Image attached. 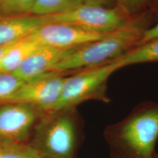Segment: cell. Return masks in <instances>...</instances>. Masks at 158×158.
<instances>
[{
  "label": "cell",
  "mask_w": 158,
  "mask_h": 158,
  "mask_svg": "<svg viewBox=\"0 0 158 158\" xmlns=\"http://www.w3.org/2000/svg\"><path fill=\"white\" fill-rule=\"evenodd\" d=\"M0 158H43L32 147L23 143H0Z\"/></svg>",
  "instance_id": "cell-16"
},
{
  "label": "cell",
  "mask_w": 158,
  "mask_h": 158,
  "mask_svg": "<svg viewBox=\"0 0 158 158\" xmlns=\"http://www.w3.org/2000/svg\"><path fill=\"white\" fill-rule=\"evenodd\" d=\"M118 59L123 68L133 64L158 62V39L136 45Z\"/></svg>",
  "instance_id": "cell-12"
},
{
  "label": "cell",
  "mask_w": 158,
  "mask_h": 158,
  "mask_svg": "<svg viewBox=\"0 0 158 158\" xmlns=\"http://www.w3.org/2000/svg\"><path fill=\"white\" fill-rule=\"evenodd\" d=\"M47 23L46 17L35 15L0 16V46L24 38Z\"/></svg>",
  "instance_id": "cell-10"
},
{
  "label": "cell",
  "mask_w": 158,
  "mask_h": 158,
  "mask_svg": "<svg viewBox=\"0 0 158 158\" xmlns=\"http://www.w3.org/2000/svg\"><path fill=\"white\" fill-rule=\"evenodd\" d=\"M118 2H119L118 4H119V5H122V4L124 2V0H118Z\"/></svg>",
  "instance_id": "cell-21"
},
{
  "label": "cell",
  "mask_w": 158,
  "mask_h": 158,
  "mask_svg": "<svg viewBox=\"0 0 158 158\" xmlns=\"http://www.w3.org/2000/svg\"><path fill=\"white\" fill-rule=\"evenodd\" d=\"M16 42H17V41H16ZM16 42L11 43V44H8V45H2V46H0V62H1V60L2 59L3 57L5 56V54H7V52H8V51H10V49L13 46V45H14Z\"/></svg>",
  "instance_id": "cell-20"
},
{
  "label": "cell",
  "mask_w": 158,
  "mask_h": 158,
  "mask_svg": "<svg viewBox=\"0 0 158 158\" xmlns=\"http://www.w3.org/2000/svg\"><path fill=\"white\" fill-rule=\"evenodd\" d=\"M25 83L13 73L0 72V103L8 102Z\"/></svg>",
  "instance_id": "cell-14"
},
{
  "label": "cell",
  "mask_w": 158,
  "mask_h": 158,
  "mask_svg": "<svg viewBox=\"0 0 158 158\" xmlns=\"http://www.w3.org/2000/svg\"><path fill=\"white\" fill-rule=\"evenodd\" d=\"M83 4V0H35L31 15L51 16L65 13Z\"/></svg>",
  "instance_id": "cell-13"
},
{
  "label": "cell",
  "mask_w": 158,
  "mask_h": 158,
  "mask_svg": "<svg viewBox=\"0 0 158 158\" xmlns=\"http://www.w3.org/2000/svg\"><path fill=\"white\" fill-rule=\"evenodd\" d=\"M145 29L141 21L133 19L102 38L74 48L55 66L54 71L81 70L113 61L135 47Z\"/></svg>",
  "instance_id": "cell-2"
},
{
  "label": "cell",
  "mask_w": 158,
  "mask_h": 158,
  "mask_svg": "<svg viewBox=\"0 0 158 158\" xmlns=\"http://www.w3.org/2000/svg\"><path fill=\"white\" fill-rule=\"evenodd\" d=\"M74 48H76L62 49L42 46L31 54L13 73L27 81L54 71L55 66Z\"/></svg>",
  "instance_id": "cell-9"
},
{
  "label": "cell",
  "mask_w": 158,
  "mask_h": 158,
  "mask_svg": "<svg viewBox=\"0 0 158 158\" xmlns=\"http://www.w3.org/2000/svg\"><path fill=\"white\" fill-rule=\"evenodd\" d=\"M63 73L51 71L26 81L7 102L30 105L38 110L51 112L60 98L67 77Z\"/></svg>",
  "instance_id": "cell-6"
},
{
  "label": "cell",
  "mask_w": 158,
  "mask_h": 158,
  "mask_svg": "<svg viewBox=\"0 0 158 158\" xmlns=\"http://www.w3.org/2000/svg\"><path fill=\"white\" fill-rule=\"evenodd\" d=\"M72 109L54 113L38 128L32 147L41 157L74 158L78 132Z\"/></svg>",
  "instance_id": "cell-4"
},
{
  "label": "cell",
  "mask_w": 158,
  "mask_h": 158,
  "mask_svg": "<svg viewBox=\"0 0 158 158\" xmlns=\"http://www.w3.org/2000/svg\"><path fill=\"white\" fill-rule=\"evenodd\" d=\"M154 158H158V154L157 153H156L155 155V157Z\"/></svg>",
  "instance_id": "cell-22"
},
{
  "label": "cell",
  "mask_w": 158,
  "mask_h": 158,
  "mask_svg": "<svg viewBox=\"0 0 158 158\" xmlns=\"http://www.w3.org/2000/svg\"><path fill=\"white\" fill-rule=\"evenodd\" d=\"M38 117V109L21 102L0 105V143H23Z\"/></svg>",
  "instance_id": "cell-7"
},
{
  "label": "cell",
  "mask_w": 158,
  "mask_h": 158,
  "mask_svg": "<svg viewBox=\"0 0 158 158\" xmlns=\"http://www.w3.org/2000/svg\"><path fill=\"white\" fill-rule=\"evenodd\" d=\"M84 4L86 5H93L102 6V7H114V4L117 0H83Z\"/></svg>",
  "instance_id": "cell-19"
},
{
  "label": "cell",
  "mask_w": 158,
  "mask_h": 158,
  "mask_svg": "<svg viewBox=\"0 0 158 158\" xmlns=\"http://www.w3.org/2000/svg\"><path fill=\"white\" fill-rule=\"evenodd\" d=\"M104 136L109 158H154L158 140V102L138 105L121 121L108 126Z\"/></svg>",
  "instance_id": "cell-1"
},
{
  "label": "cell",
  "mask_w": 158,
  "mask_h": 158,
  "mask_svg": "<svg viewBox=\"0 0 158 158\" xmlns=\"http://www.w3.org/2000/svg\"><path fill=\"white\" fill-rule=\"evenodd\" d=\"M108 34L86 30L68 23H47L27 36L43 46L68 49L98 40Z\"/></svg>",
  "instance_id": "cell-8"
},
{
  "label": "cell",
  "mask_w": 158,
  "mask_h": 158,
  "mask_svg": "<svg viewBox=\"0 0 158 158\" xmlns=\"http://www.w3.org/2000/svg\"><path fill=\"white\" fill-rule=\"evenodd\" d=\"M46 19L48 23H68L102 34L118 30L133 20L119 4L112 7L83 4L65 13L46 16Z\"/></svg>",
  "instance_id": "cell-5"
},
{
  "label": "cell",
  "mask_w": 158,
  "mask_h": 158,
  "mask_svg": "<svg viewBox=\"0 0 158 158\" xmlns=\"http://www.w3.org/2000/svg\"><path fill=\"white\" fill-rule=\"evenodd\" d=\"M35 0H2L0 16L31 15Z\"/></svg>",
  "instance_id": "cell-15"
},
{
  "label": "cell",
  "mask_w": 158,
  "mask_h": 158,
  "mask_svg": "<svg viewBox=\"0 0 158 158\" xmlns=\"http://www.w3.org/2000/svg\"><path fill=\"white\" fill-rule=\"evenodd\" d=\"M122 68L118 58L109 62L81 70L67 77L58 102L51 113L72 109L81 102L98 100L110 101L107 94V84L111 75Z\"/></svg>",
  "instance_id": "cell-3"
},
{
  "label": "cell",
  "mask_w": 158,
  "mask_h": 158,
  "mask_svg": "<svg viewBox=\"0 0 158 158\" xmlns=\"http://www.w3.org/2000/svg\"><path fill=\"white\" fill-rule=\"evenodd\" d=\"M148 0H124L121 5L123 6L130 15L138 10L147 3Z\"/></svg>",
  "instance_id": "cell-18"
},
{
  "label": "cell",
  "mask_w": 158,
  "mask_h": 158,
  "mask_svg": "<svg viewBox=\"0 0 158 158\" xmlns=\"http://www.w3.org/2000/svg\"><path fill=\"white\" fill-rule=\"evenodd\" d=\"M155 39H158V21L153 27H150L149 29H146L143 31L141 38L137 45L143 44V43Z\"/></svg>",
  "instance_id": "cell-17"
},
{
  "label": "cell",
  "mask_w": 158,
  "mask_h": 158,
  "mask_svg": "<svg viewBox=\"0 0 158 158\" xmlns=\"http://www.w3.org/2000/svg\"><path fill=\"white\" fill-rule=\"evenodd\" d=\"M1 2H2V0H0V5H1Z\"/></svg>",
  "instance_id": "cell-23"
},
{
  "label": "cell",
  "mask_w": 158,
  "mask_h": 158,
  "mask_svg": "<svg viewBox=\"0 0 158 158\" xmlns=\"http://www.w3.org/2000/svg\"><path fill=\"white\" fill-rule=\"evenodd\" d=\"M42 46L28 36L17 41L0 62V72L13 73L31 54Z\"/></svg>",
  "instance_id": "cell-11"
}]
</instances>
